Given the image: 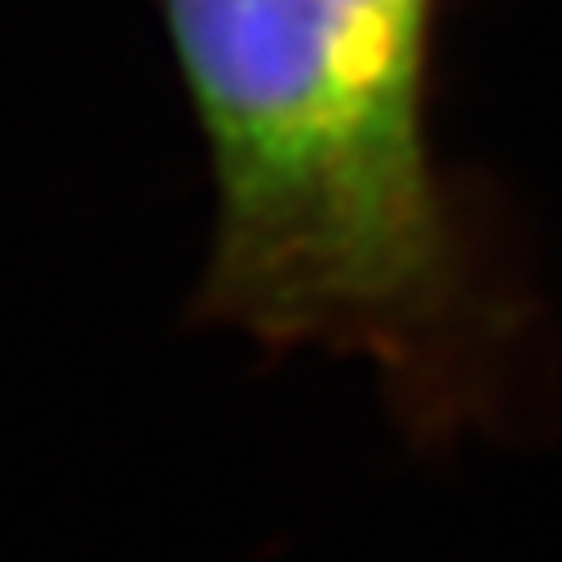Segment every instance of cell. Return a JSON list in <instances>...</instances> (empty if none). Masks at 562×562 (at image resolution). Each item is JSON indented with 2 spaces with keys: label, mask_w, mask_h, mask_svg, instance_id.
I'll return each mask as SVG.
<instances>
[{
  "label": "cell",
  "mask_w": 562,
  "mask_h": 562,
  "mask_svg": "<svg viewBox=\"0 0 562 562\" xmlns=\"http://www.w3.org/2000/svg\"><path fill=\"white\" fill-rule=\"evenodd\" d=\"M217 182L200 311L470 407L483 293L426 133L435 0H165Z\"/></svg>",
  "instance_id": "1"
}]
</instances>
